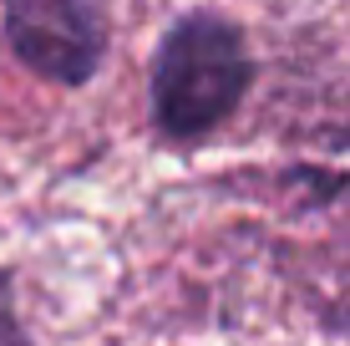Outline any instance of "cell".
Here are the masks:
<instances>
[{"label":"cell","instance_id":"cell-1","mask_svg":"<svg viewBox=\"0 0 350 346\" xmlns=\"http://www.w3.org/2000/svg\"><path fill=\"white\" fill-rule=\"evenodd\" d=\"M249 82L254 56L244 31L219 10H188L158 41L148 71L152 123L167 143H203L239 112Z\"/></svg>","mask_w":350,"mask_h":346},{"label":"cell","instance_id":"cell-2","mask_svg":"<svg viewBox=\"0 0 350 346\" xmlns=\"http://www.w3.org/2000/svg\"><path fill=\"white\" fill-rule=\"evenodd\" d=\"M5 41L41 82L87 87L107 56V21L96 0H5Z\"/></svg>","mask_w":350,"mask_h":346},{"label":"cell","instance_id":"cell-3","mask_svg":"<svg viewBox=\"0 0 350 346\" xmlns=\"http://www.w3.org/2000/svg\"><path fill=\"white\" fill-rule=\"evenodd\" d=\"M0 346H31L26 326L16 316V280H10V270H0Z\"/></svg>","mask_w":350,"mask_h":346}]
</instances>
